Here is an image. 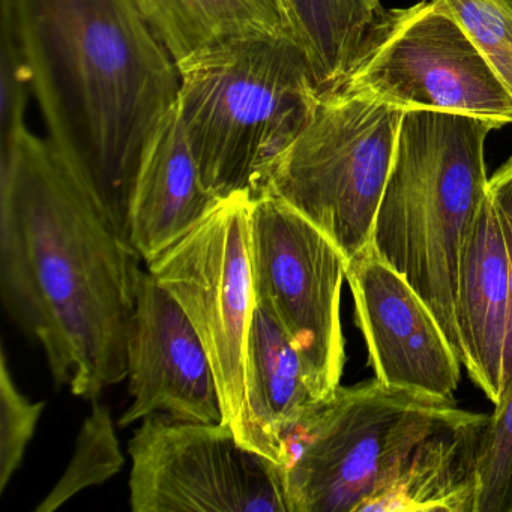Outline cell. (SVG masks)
I'll list each match as a JSON object with an SVG mask.
<instances>
[{
	"label": "cell",
	"instance_id": "obj_1",
	"mask_svg": "<svg viewBox=\"0 0 512 512\" xmlns=\"http://www.w3.org/2000/svg\"><path fill=\"white\" fill-rule=\"evenodd\" d=\"M139 251L52 140L0 151V295L56 386L97 400L128 377Z\"/></svg>",
	"mask_w": 512,
	"mask_h": 512
},
{
	"label": "cell",
	"instance_id": "obj_2",
	"mask_svg": "<svg viewBox=\"0 0 512 512\" xmlns=\"http://www.w3.org/2000/svg\"><path fill=\"white\" fill-rule=\"evenodd\" d=\"M2 17L49 139L128 236L140 163L179 100L178 64L136 0H2Z\"/></svg>",
	"mask_w": 512,
	"mask_h": 512
},
{
	"label": "cell",
	"instance_id": "obj_3",
	"mask_svg": "<svg viewBox=\"0 0 512 512\" xmlns=\"http://www.w3.org/2000/svg\"><path fill=\"white\" fill-rule=\"evenodd\" d=\"M484 119L406 112L371 248L424 299L463 364L457 317L461 250L487 199Z\"/></svg>",
	"mask_w": 512,
	"mask_h": 512
},
{
	"label": "cell",
	"instance_id": "obj_4",
	"mask_svg": "<svg viewBox=\"0 0 512 512\" xmlns=\"http://www.w3.org/2000/svg\"><path fill=\"white\" fill-rule=\"evenodd\" d=\"M179 109L200 178L217 199L259 196L319 98L310 65L284 34H251L178 62Z\"/></svg>",
	"mask_w": 512,
	"mask_h": 512
},
{
	"label": "cell",
	"instance_id": "obj_5",
	"mask_svg": "<svg viewBox=\"0 0 512 512\" xmlns=\"http://www.w3.org/2000/svg\"><path fill=\"white\" fill-rule=\"evenodd\" d=\"M463 412L377 379L338 386L284 443L287 512H364L413 449Z\"/></svg>",
	"mask_w": 512,
	"mask_h": 512
},
{
	"label": "cell",
	"instance_id": "obj_6",
	"mask_svg": "<svg viewBox=\"0 0 512 512\" xmlns=\"http://www.w3.org/2000/svg\"><path fill=\"white\" fill-rule=\"evenodd\" d=\"M403 115L337 85L323 89L260 194L304 215L349 262L371 245Z\"/></svg>",
	"mask_w": 512,
	"mask_h": 512
},
{
	"label": "cell",
	"instance_id": "obj_7",
	"mask_svg": "<svg viewBox=\"0 0 512 512\" xmlns=\"http://www.w3.org/2000/svg\"><path fill=\"white\" fill-rule=\"evenodd\" d=\"M335 85L404 113H460L484 119L494 130L512 124L508 89L433 0L383 10Z\"/></svg>",
	"mask_w": 512,
	"mask_h": 512
},
{
	"label": "cell",
	"instance_id": "obj_8",
	"mask_svg": "<svg viewBox=\"0 0 512 512\" xmlns=\"http://www.w3.org/2000/svg\"><path fill=\"white\" fill-rule=\"evenodd\" d=\"M248 191L232 194L169 250L148 263V272L173 296L199 334L220 389L223 422L250 446L245 356L253 314Z\"/></svg>",
	"mask_w": 512,
	"mask_h": 512
},
{
	"label": "cell",
	"instance_id": "obj_9",
	"mask_svg": "<svg viewBox=\"0 0 512 512\" xmlns=\"http://www.w3.org/2000/svg\"><path fill=\"white\" fill-rule=\"evenodd\" d=\"M250 262L256 304L289 335L314 392L328 400L346 362L341 326L346 257L304 215L262 193L253 197L251 208Z\"/></svg>",
	"mask_w": 512,
	"mask_h": 512
},
{
	"label": "cell",
	"instance_id": "obj_10",
	"mask_svg": "<svg viewBox=\"0 0 512 512\" xmlns=\"http://www.w3.org/2000/svg\"><path fill=\"white\" fill-rule=\"evenodd\" d=\"M128 452L134 512H287L283 469L224 422L154 413Z\"/></svg>",
	"mask_w": 512,
	"mask_h": 512
},
{
	"label": "cell",
	"instance_id": "obj_11",
	"mask_svg": "<svg viewBox=\"0 0 512 512\" xmlns=\"http://www.w3.org/2000/svg\"><path fill=\"white\" fill-rule=\"evenodd\" d=\"M346 281L376 379L410 394L455 401L463 364L409 281L371 245L347 262Z\"/></svg>",
	"mask_w": 512,
	"mask_h": 512
},
{
	"label": "cell",
	"instance_id": "obj_12",
	"mask_svg": "<svg viewBox=\"0 0 512 512\" xmlns=\"http://www.w3.org/2000/svg\"><path fill=\"white\" fill-rule=\"evenodd\" d=\"M133 403L121 427L167 413L185 421L223 422L220 389L208 352L181 305L149 272L137 287L127 343Z\"/></svg>",
	"mask_w": 512,
	"mask_h": 512
},
{
	"label": "cell",
	"instance_id": "obj_13",
	"mask_svg": "<svg viewBox=\"0 0 512 512\" xmlns=\"http://www.w3.org/2000/svg\"><path fill=\"white\" fill-rule=\"evenodd\" d=\"M509 313L508 253L499 218L487 193L461 250L457 317L463 368L493 407L502 403V368Z\"/></svg>",
	"mask_w": 512,
	"mask_h": 512
},
{
	"label": "cell",
	"instance_id": "obj_14",
	"mask_svg": "<svg viewBox=\"0 0 512 512\" xmlns=\"http://www.w3.org/2000/svg\"><path fill=\"white\" fill-rule=\"evenodd\" d=\"M200 178L179 100L149 140L128 214V236L146 263L184 238L218 202Z\"/></svg>",
	"mask_w": 512,
	"mask_h": 512
},
{
	"label": "cell",
	"instance_id": "obj_15",
	"mask_svg": "<svg viewBox=\"0 0 512 512\" xmlns=\"http://www.w3.org/2000/svg\"><path fill=\"white\" fill-rule=\"evenodd\" d=\"M490 415L464 410L425 437L364 512H476Z\"/></svg>",
	"mask_w": 512,
	"mask_h": 512
},
{
	"label": "cell",
	"instance_id": "obj_16",
	"mask_svg": "<svg viewBox=\"0 0 512 512\" xmlns=\"http://www.w3.org/2000/svg\"><path fill=\"white\" fill-rule=\"evenodd\" d=\"M250 446L283 469L284 443L317 404L322 403L301 353L277 320L254 304L245 356Z\"/></svg>",
	"mask_w": 512,
	"mask_h": 512
},
{
	"label": "cell",
	"instance_id": "obj_17",
	"mask_svg": "<svg viewBox=\"0 0 512 512\" xmlns=\"http://www.w3.org/2000/svg\"><path fill=\"white\" fill-rule=\"evenodd\" d=\"M286 34L304 53L319 91L352 67L383 13L380 0H274Z\"/></svg>",
	"mask_w": 512,
	"mask_h": 512
},
{
	"label": "cell",
	"instance_id": "obj_18",
	"mask_svg": "<svg viewBox=\"0 0 512 512\" xmlns=\"http://www.w3.org/2000/svg\"><path fill=\"white\" fill-rule=\"evenodd\" d=\"M176 64L212 44L284 34L274 0H136Z\"/></svg>",
	"mask_w": 512,
	"mask_h": 512
},
{
	"label": "cell",
	"instance_id": "obj_19",
	"mask_svg": "<svg viewBox=\"0 0 512 512\" xmlns=\"http://www.w3.org/2000/svg\"><path fill=\"white\" fill-rule=\"evenodd\" d=\"M124 461L112 413L109 407L94 400L91 415L77 437L73 460L37 512L56 511L80 491L104 484L122 469Z\"/></svg>",
	"mask_w": 512,
	"mask_h": 512
},
{
	"label": "cell",
	"instance_id": "obj_20",
	"mask_svg": "<svg viewBox=\"0 0 512 512\" xmlns=\"http://www.w3.org/2000/svg\"><path fill=\"white\" fill-rule=\"evenodd\" d=\"M466 32L512 97V0H433Z\"/></svg>",
	"mask_w": 512,
	"mask_h": 512
},
{
	"label": "cell",
	"instance_id": "obj_21",
	"mask_svg": "<svg viewBox=\"0 0 512 512\" xmlns=\"http://www.w3.org/2000/svg\"><path fill=\"white\" fill-rule=\"evenodd\" d=\"M46 404L34 403L17 388L8 368L7 353L0 355V491H5L22 466L26 449L37 430Z\"/></svg>",
	"mask_w": 512,
	"mask_h": 512
},
{
	"label": "cell",
	"instance_id": "obj_22",
	"mask_svg": "<svg viewBox=\"0 0 512 512\" xmlns=\"http://www.w3.org/2000/svg\"><path fill=\"white\" fill-rule=\"evenodd\" d=\"M476 512H512V388L490 413Z\"/></svg>",
	"mask_w": 512,
	"mask_h": 512
},
{
	"label": "cell",
	"instance_id": "obj_23",
	"mask_svg": "<svg viewBox=\"0 0 512 512\" xmlns=\"http://www.w3.org/2000/svg\"><path fill=\"white\" fill-rule=\"evenodd\" d=\"M0 151L14 142L26 127L25 115L28 104V71L7 17H2L0 38Z\"/></svg>",
	"mask_w": 512,
	"mask_h": 512
},
{
	"label": "cell",
	"instance_id": "obj_24",
	"mask_svg": "<svg viewBox=\"0 0 512 512\" xmlns=\"http://www.w3.org/2000/svg\"><path fill=\"white\" fill-rule=\"evenodd\" d=\"M487 193L502 227L506 253H508L509 283H511V313H509L508 337H506L502 368L503 403L512 388V157L488 178Z\"/></svg>",
	"mask_w": 512,
	"mask_h": 512
}]
</instances>
